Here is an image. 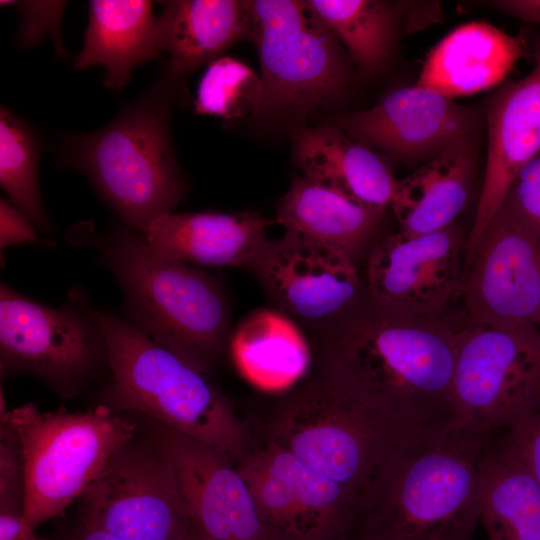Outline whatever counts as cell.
Listing matches in <instances>:
<instances>
[{
    "label": "cell",
    "mask_w": 540,
    "mask_h": 540,
    "mask_svg": "<svg viewBox=\"0 0 540 540\" xmlns=\"http://www.w3.org/2000/svg\"><path fill=\"white\" fill-rule=\"evenodd\" d=\"M502 206L540 234V152L517 172Z\"/></svg>",
    "instance_id": "1f68e13d"
},
{
    "label": "cell",
    "mask_w": 540,
    "mask_h": 540,
    "mask_svg": "<svg viewBox=\"0 0 540 540\" xmlns=\"http://www.w3.org/2000/svg\"><path fill=\"white\" fill-rule=\"evenodd\" d=\"M44 243L29 218L6 199L0 200V248L19 243ZM45 244V243H44Z\"/></svg>",
    "instance_id": "e575fe53"
},
{
    "label": "cell",
    "mask_w": 540,
    "mask_h": 540,
    "mask_svg": "<svg viewBox=\"0 0 540 540\" xmlns=\"http://www.w3.org/2000/svg\"><path fill=\"white\" fill-rule=\"evenodd\" d=\"M231 354L240 373L266 391L284 390L297 382L310 364V350L286 314L261 309L238 326Z\"/></svg>",
    "instance_id": "83f0119b"
},
{
    "label": "cell",
    "mask_w": 540,
    "mask_h": 540,
    "mask_svg": "<svg viewBox=\"0 0 540 540\" xmlns=\"http://www.w3.org/2000/svg\"><path fill=\"white\" fill-rule=\"evenodd\" d=\"M157 23L151 1H90L83 48L74 68L100 65L104 68L103 84L122 90L135 69L159 56Z\"/></svg>",
    "instance_id": "d4e9b609"
},
{
    "label": "cell",
    "mask_w": 540,
    "mask_h": 540,
    "mask_svg": "<svg viewBox=\"0 0 540 540\" xmlns=\"http://www.w3.org/2000/svg\"><path fill=\"white\" fill-rule=\"evenodd\" d=\"M524 48L521 35L488 22L463 24L431 49L415 85L451 98L487 90L506 77Z\"/></svg>",
    "instance_id": "44dd1931"
},
{
    "label": "cell",
    "mask_w": 540,
    "mask_h": 540,
    "mask_svg": "<svg viewBox=\"0 0 540 540\" xmlns=\"http://www.w3.org/2000/svg\"><path fill=\"white\" fill-rule=\"evenodd\" d=\"M454 419L487 434L540 409V328L463 324L451 382Z\"/></svg>",
    "instance_id": "9c48e42d"
},
{
    "label": "cell",
    "mask_w": 540,
    "mask_h": 540,
    "mask_svg": "<svg viewBox=\"0 0 540 540\" xmlns=\"http://www.w3.org/2000/svg\"><path fill=\"white\" fill-rule=\"evenodd\" d=\"M467 237L453 224L425 234L398 232L379 242L368 258L374 305L401 314L441 317L460 293Z\"/></svg>",
    "instance_id": "5bb4252c"
},
{
    "label": "cell",
    "mask_w": 540,
    "mask_h": 540,
    "mask_svg": "<svg viewBox=\"0 0 540 540\" xmlns=\"http://www.w3.org/2000/svg\"><path fill=\"white\" fill-rule=\"evenodd\" d=\"M44 143L36 130L12 110L0 109V185L10 202L46 233L52 226L41 199L38 164Z\"/></svg>",
    "instance_id": "f1b7e54d"
},
{
    "label": "cell",
    "mask_w": 540,
    "mask_h": 540,
    "mask_svg": "<svg viewBox=\"0 0 540 540\" xmlns=\"http://www.w3.org/2000/svg\"><path fill=\"white\" fill-rule=\"evenodd\" d=\"M179 540H211L206 535H204L194 522L190 524L184 534L179 538Z\"/></svg>",
    "instance_id": "f35d334b"
},
{
    "label": "cell",
    "mask_w": 540,
    "mask_h": 540,
    "mask_svg": "<svg viewBox=\"0 0 540 540\" xmlns=\"http://www.w3.org/2000/svg\"><path fill=\"white\" fill-rule=\"evenodd\" d=\"M458 326L388 311L358 316L331 344L325 378L360 402L420 427L454 419Z\"/></svg>",
    "instance_id": "6da1fadb"
},
{
    "label": "cell",
    "mask_w": 540,
    "mask_h": 540,
    "mask_svg": "<svg viewBox=\"0 0 540 540\" xmlns=\"http://www.w3.org/2000/svg\"><path fill=\"white\" fill-rule=\"evenodd\" d=\"M293 154L306 179L382 212L390 205L397 180L390 167L338 125L298 129Z\"/></svg>",
    "instance_id": "7402d4cb"
},
{
    "label": "cell",
    "mask_w": 540,
    "mask_h": 540,
    "mask_svg": "<svg viewBox=\"0 0 540 540\" xmlns=\"http://www.w3.org/2000/svg\"><path fill=\"white\" fill-rule=\"evenodd\" d=\"M431 427L374 409L324 378L285 403L268 440L362 504L393 452Z\"/></svg>",
    "instance_id": "8992f818"
},
{
    "label": "cell",
    "mask_w": 540,
    "mask_h": 540,
    "mask_svg": "<svg viewBox=\"0 0 540 540\" xmlns=\"http://www.w3.org/2000/svg\"><path fill=\"white\" fill-rule=\"evenodd\" d=\"M72 540H118L107 532L84 522L83 527Z\"/></svg>",
    "instance_id": "74e56055"
},
{
    "label": "cell",
    "mask_w": 540,
    "mask_h": 540,
    "mask_svg": "<svg viewBox=\"0 0 540 540\" xmlns=\"http://www.w3.org/2000/svg\"><path fill=\"white\" fill-rule=\"evenodd\" d=\"M253 270L280 312L304 321L343 313L359 286L350 255L287 233L269 241Z\"/></svg>",
    "instance_id": "e0dca14e"
},
{
    "label": "cell",
    "mask_w": 540,
    "mask_h": 540,
    "mask_svg": "<svg viewBox=\"0 0 540 540\" xmlns=\"http://www.w3.org/2000/svg\"><path fill=\"white\" fill-rule=\"evenodd\" d=\"M460 293L475 324L540 328V234L501 206L465 254Z\"/></svg>",
    "instance_id": "4fadbf2b"
},
{
    "label": "cell",
    "mask_w": 540,
    "mask_h": 540,
    "mask_svg": "<svg viewBox=\"0 0 540 540\" xmlns=\"http://www.w3.org/2000/svg\"><path fill=\"white\" fill-rule=\"evenodd\" d=\"M69 236L98 250L123 291L128 322L194 368L213 372L230 312L212 275L159 254L122 222L103 233L91 222H80Z\"/></svg>",
    "instance_id": "277c9868"
},
{
    "label": "cell",
    "mask_w": 540,
    "mask_h": 540,
    "mask_svg": "<svg viewBox=\"0 0 540 540\" xmlns=\"http://www.w3.org/2000/svg\"><path fill=\"white\" fill-rule=\"evenodd\" d=\"M107 347L111 383L106 397L115 412L132 410L226 453L237 463L249 434L210 375L156 343L126 319L92 307Z\"/></svg>",
    "instance_id": "5b68a950"
},
{
    "label": "cell",
    "mask_w": 540,
    "mask_h": 540,
    "mask_svg": "<svg viewBox=\"0 0 540 540\" xmlns=\"http://www.w3.org/2000/svg\"><path fill=\"white\" fill-rule=\"evenodd\" d=\"M310 15L347 47L358 67L375 73L389 62L403 26L416 31L438 21V3L378 0H307Z\"/></svg>",
    "instance_id": "603a6c76"
},
{
    "label": "cell",
    "mask_w": 540,
    "mask_h": 540,
    "mask_svg": "<svg viewBox=\"0 0 540 540\" xmlns=\"http://www.w3.org/2000/svg\"><path fill=\"white\" fill-rule=\"evenodd\" d=\"M480 129L458 138L410 175L396 180L390 205L400 232L425 234L455 223L478 171Z\"/></svg>",
    "instance_id": "ffe728a7"
},
{
    "label": "cell",
    "mask_w": 540,
    "mask_h": 540,
    "mask_svg": "<svg viewBox=\"0 0 540 540\" xmlns=\"http://www.w3.org/2000/svg\"><path fill=\"white\" fill-rule=\"evenodd\" d=\"M532 52L533 69L502 85L485 103L487 161L466 253L501 208L517 172L540 152V36Z\"/></svg>",
    "instance_id": "ac0fdd59"
},
{
    "label": "cell",
    "mask_w": 540,
    "mask_h": 540,
    "mask_svg": "<svg viewBox=\"0 0 540 540\" xmlns=\"http://www.w3.org/2000/svg\"><path fill=\"white\" fill-rule=\"evenodd\" d=\"M261 94V77L248 65L230 56L218 57L199 81L194 111L226 120L255 115Z\"/></svg>",
    "instance_id": "f546056e"
},
{
    "label": "cell",
    "mask_w": 540,
    "mask_h": 540,
    "mask_svg": "<svg viewBox=\"0 0 540 540\" xmlns=\"http://www.w3.org/2000/svg\"><path fill=\"white\" fill-rule=\"evenodd\" d=\"M190 516L211 540H271L251 489L224 452L156 424Z\"/></svg>",
    "instance_id": "2e32d148"
},
{
    "label": "cell",
    "mask_w": 540,
    "mask_h": 540,
    "mask_svg": "<svg viewBox=\"0 0 540 540\" xmlns=\"http://www.w3.org/2000/svg\"><path fill=\"white\" fill-rule=\"evenodd\" d=\"M157 23L159 53L184 76L206 62L220 57L241 40L252 41V1L172 0L164 1Z\"/></svg>",
    "instance_id": "cb8c5ba5"
},
{
    "label": "cell",
    "mask_w": 540,
    "mask_h": 540,
    "mask_svg": "<svg viewBox=\"0 0 540 540\" xmlns=\"http://www.w3.org/2000/svg\"><path fill=\"white\" fill-rule=\"evenodd\" d=\"M480 521L488 540H540V483L503 430L490 435L482 453Z\"/></svg>",
    "instance_id": "484cf974"
},
{
    "label": "cell",
    "mask_w": 540,
    "mask_h": 540,
    "mask_svg": "<svg viewBox=\"0 0 540 540\" xmlns=\"http://www.w3.org/2000/svg\"><path fill=\"white\" fill-rule=\"evenodd\" d=\"M186 76L166 62L155 80L98 130L62 135L59 164L83 173L129 229L142 234L183 199L170 132Z\"/></svg>",
    "instance_id": "3957f363"
},
{
    "label": "cell",
    "mask_w": 540,
    "mask_h": 540,
    "mask_svg": "<svg viewBox=\"0 0 540 540\" xmlns=\"http://www.w3.org/2000/svg\"><path fill=\"white\" fill-rule=\"evenodd\" d=\"M81 498L84 522L118 540H179L193 522L167 457L135 437Z\"/></svg>",
    "instance_id": "8fae6325"
},
{
    "label": "cell",
    "mask_w": 540,
    "mask_h": 540,
    "mask_svg": "<svg viewBox=\"0 0 540 540\" xmlns=\"http://www.w3.org/2000/svg\"><path fill=\"white\" fill-rule=\"evenodd\" d=\"M481 124L476 109L417 85L396 89L373 107L338 118V126L352 139L408 165L425 163Z\"/></svg>",
    "instance_id": "9a60e30c"
},
{
    "label": "cell",
    "mask_w": 540,
    "mask_h": 540,
    "mask_svg": "<svg viewBox=\"0 0 540 540\" xmlns=\"http://www.w3.org/2000/svg\"><path fill=\"white\" fill-rule=\"evenodd\" d=\"M88 305L76 288L65 304L51 308L2 283L1 375L27 373L61 394L76 393L107 358L104 336Z\"/></svg>",
    "instance_id": "30bf717a"
},
{
    "label": "cell",
    "mask_w": 540,
    "mask_h": 540,
    "mask_svg": "<svg viewBox=\"0 0 540 540\" xmlns=\"http://www.w3.org/2000/svg\"><path fill=\"white\" fill-rule=\"evenodd\" d=\"M2 7H16L19 14V26L16 45L30 48L38 45L46 34L54 37L55 50L59 56L66 55L61 37V19L65 1H0Z\"/></svg>",
    "instance_id": "4dcf8cb0"
},
{
    "label": "cell",
    "mask_w": 540,
    "mask_h": 540,
    "mask_svg": "<svg viewBox=\"0 0 540 540\" xmlns=\"http://www.w3.org/2000/svg\"><path fill=\"white\" fill-rule=\"evenodd\" d=\"M1 421L20 445L23 514L34 528L81 497L136 434L133 422L106 405L86 412H43L27 403L1 413Z\"/></svg>",
    "instance_id": "52a82bcc"
},
{
    "label": "cell",
    "mask_w": 540,
    "mask_h": 540,
    "mask_svg": "<svg viewBox=\"0 0 540 540\" xmlns=\"http://www.w3.org/2000/svg\"><path fill=\"white\" fill-rule=\"evenodd\" d=\"M484 5L530 23H540V0H495Z\"/></svg>",
    "instance_id": "8d00e7d4"
},
{
    "label": "cell",
    "mask_w": 540,
    "mask_h": 540,
    "mask_svg": "<svg viewBox=\"0 0 540 540\" xmlns=\"http://www.w3.org/2000/svg\"><path fill=\"white\" fill-rule=\"evenodd\" d=\"M382 211L368 207L305 177H294L278 205L285 233L350 255L369 238Z\"/></svg>",
    "instance_id": "4316f807"
},
{
    "label": "cell",
    "mask_w": 540,
    "mask_h": 540,
    "mask_svg": "<svg viewBox=\"0 0 540 540\" xmlns=\"http://www.w3.org/2000/svg\"><path fill=\"white\" fill-rule=\"evenodd\" d=\"M24 469L14 430L0 423V508L24 509Z\"/></svg>",
    "instance_id": "d6a6232c"
},
{
    "label": "cell",
    "mask_w": 540,
    "mask_h": 540,
    "mask_svg": "<svg viewBox=\"0 0 540 540\" xmlns=\"http://www.w3.org/2000/svg\"><path fill=\"white\" fill-rule=\"evenodd\" d=\"M262 94L255 116L300 119L343 91L348 71L337 37L304 1H252Z\"/></svg>",
    "instance_id": "ba28073f"
},
{
    "label": "cell",
    "mask_w": 540,
    "mask_h": 540,
    "mask_svg": "<svg viewBox=\"0 0 540 540\" xmlns=\"http://www.w3.org/2000/svg\"><path fill=\"white\" fill-rule=\"evenodd\" d=\"M23 510L0 508V540H46L36 535Z\"/></svg>",
    "instance_id": "d590c367"
},
{
    "label": "cell",
    "mask_w": 540,
    "mask_h": 540,
    "mask_svg": "<svg viewBox=\"0 0 540 540\" xmlns=\"http://www.w3.org/2000/svg\"><path fill=\"white\" fill-rule=\"evenodd\" d=\"M490 435L453 419L396 449L363 500L358 540H471Z\"/></svg>",
    "instance_id": "7a4b0ae2"
},
{
    "label": "cell",
    "mask_w": 540,
    "mask_h": 540,
    "mask_svg": "<svg viewBox=\"0 0 540 540\" xmlns=\"http://www.w3.org/2000/svg\"><path fill=\"white\" fill-rule=\"evenodd\" d=\"M271 224L256 212L168 213L142 233L159 254L183 263L254 269Z\"/></svg>",
    "instance_id": "d6986e66"
},
{
    "label": "cell",
    "mask_w": 540,
    "mask_h": 540,
    "mask_svg": "<svg viewBox=\"0 0 540 540\" xmlns=\"http://www.w3.org/2000/svg\"><path fill=\"white\" fill-rule=\"evenodd\" d=\"M503 433L513 452L540 483V409Z\"/></svg>",
    "instance_id": "836d02e7"
},
{
    "label": "cell",
    "mask_w": 540,
    "mask_h": 540,
    "mask_svg": "<svg viewBox=\"0 0 540 540\" xmlns=\"http://www.w3.org/2000/svg\"><path fill=\"white\" fill-rule=\"evenodd\" d=\"M271 540H346L361 501L271 441L237 462Z\"/></svg>",
    "instance_id": "7c38bea8"
}]
</instances>
